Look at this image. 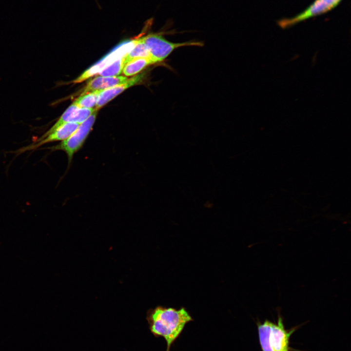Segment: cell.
<instances>
[{
  "mask_svg": "<svg viewBox=\"0 0 351 351\" xmlns=\"http://www.w3.org/2000/svg\"><path fill=\"white\" fill-rule=\"evenodd\" d=\"M149 58H140L132 59L125 64L122 73L125 77L134 76L148 66L153 64Z\"/></svg>",
  "mask_w": 351,
  "mask_h": 351,
  "instance_id": "10",
  "label": "cell"
},
{
  "mask_svg": "<svg viewBox=\"0 0 351 351\" xmlns=\"http://www.w3.org/2000/svg\"><path fill=\"white\" fill-rule=\"evenodd\" d=\"M128 79V78L127 77L124 76H98L87 83L86 86L84 87L80 93V96L96 90H103L123 83Z\"/></svg>",
  "mask_w": 351,
  "mask_h": 351,
  "instance_id": "9",
  "label": "cell"
},
{
  "mask_svg": "<svg viewBox=\"0 0 351 351\" xmlns=\"http://www.w3.org/2000/svg\"><path fill=\"white\" fill-rule=\"evenodd\" d=\"M141 39L148 48L150 58L154 64L163 61L177 48L187 46L203 45L202 42L195 41L172 42L165 39L162 33L149 34L142 37Z\"/></svg>",
  "mask_w": 351,
  "mask_h": 351,
  "instance_id": "3",
  "label": "cell"
},
{
  "mask_svg": "<svg viewBox=\"0 0 351 351\" xmlns=\"http://www.w3.org/2000/svg\"><path fill=\"white\" fill-rule=\"evenodd\" d=\"M259 344L262 351H291L290 338L296 330H286L282 317L278 315L277 323L265 320L257 324Z\"/></svg>",
  "mask_w": 351,
  "mask_h": 351,
  "instance_id": "2",
  "label": "cell"
},
{
  "mask_svg": "<svg viewBox=\"0 0 351 351\" xmlns=\"http://www.w3.org/2000/svg\"><path fill=\"white\" fill-rule=\"evenodd\" d=\"M98 110L81 123L74 132L58 145L48 148L52 151L61 150L68 157V164L71 163L74 155L83 146L96 120Z\"/></svg>",
  "mask_w": 351,
  "mask_h": 351,
  "instance_id": "4",
  "label": "cell"
},
{
  "mask_svg": "<svg viewBox=\"0 0 351 351\" xmlns=\"http://www.w3.org/2000/svg\"><path fill=\"white\" fill-rule=\"evenodd\" d=\"M149 329L156 337H161L166 342V351L180 336L186 325L193 319L184 308L158 307L149 312L147 318Z\"/></svg>",
  "mask_w": 351,
  "mask_h": 351,
  "instance_id": "1",
  "label": "cell"
},
{
  "mask_svg": "<svg viewBox=\"0 0 351 351\" xmlns=\"http://www.w3.org/2000/svg\"><path fill=\"white\" fill-rule=\"evenodd\" d=\"M95 110V108L78 107L70 115L68 122H76L80 124L91 115Z\"/></svg>",
  "mask_w": 351,
  "mask_h": 351,
  "instance_id": "14",
  "label": "cell"
},
{
  "mask_svg": "<svg viewBox=\"0 0 351 351\" xmlns=\"http://www.w3.org/2000/svg\"><path fill=\"white\" fill-rule=\"evenodd\" d=\"M342 0H314L307 8L297 15L278 20L277 24L282 29L291 27L299 22L326 13L335 8Z\"/></svg>",
  "mask_w": 351,
  "mask_h": 351,
  "instance_id": "5",
  "label": "cell"
},
{
  "mask_svg": "<svg viewBox=\"0 0 351 351\" xmlns=\"http://www.w3.org/2000/svg\"><path fill=\"white\" fill-rule=\"evenodd\" d=\"M126 63L132 59L140 58H149L148 48L142 40L141 37L136 39V42L133 48L124 55Z\"/></svg>",
  "mask_w": 351,
  "mask_h": 351,
  "instance_id": "11",
  "label": "cell"
},
{
  "mask_svg": "<svg viewBox=\"0 0 351 351\" xmlns=\"http://www.w3.org/2000/svg\"><path fill=\"white\" fill-rule=\"evenodd\" d=\"M122 56L112 64L104 68L98 74L103 77L117 76L122 72L124 65L126 63L124 57Z\"/></svg>",
  "mask_w": 351,
  "mask_h": 351,
  "instance_id": "13",
  "label": "cell"
},
{
  "mask_svg": "<svg viewBox=\"0 0 351 351\" xmlns=\"http://www.w3.org/2000/svg\"><path fill=\"white\" fill-rule=\"evenodd\" d=\"M144 73L136 75L132 78H128L123 83L101 90L99 93L95 109L96 110H99L126 89L141 82L144 78Z\"/></svg>",
  "mask_w": 351,
  "mask_h": 351,
  "instance_id": "8",
  "label": "cell"
},
{
  "mask_svg": "<svg viewBox=\"0 0 351 351\" xmlns=\"http://www.w3.org/2000/svg\"><path fill=\"white\" fill-rule=\"evenodd\" d=\"M100 91L96 90L81 95L73 103L79 108H95Z\"/></svg>",
  "mask_w": 351,
  "mask_h": 351,
  "instance_id": "12",
  "label": "cell"
},
{
  "mask_svg": "<svg viewBox=\"0 0 351 351\" xmlns=\"http://www.w3.org/2000/svg\"><path fill=\"white\" fill-rule=\"evenodd\" d=\"M79 124L76 122L65 123L52 133L48 134H44L34 143L19 149L17 153L20 154L35 149L48 143L62 141L70 136Z\"/></svg>",
  "mask_w": 351,
  "mask_h": 351,
  "instance_id": "7",
  "label": "cell"
},
{
  "mask_svg": "<svg viewBox=\"0 0 351 351\" xmlns=\"http://www.w3.org/2000/svg\"><path fill=\"white\" fill-rule=\"evenodd\" d=\"M136 42V39L125 41L121 43L99 61L84 71L81 75L75 79L73 82L74 83L82 82L98 74L104 68L127 54L133 48Z\"/></svg>",
  "mask_w": 351,
  "mask_h": 351,
  "instance_id": "6",
  "label": "cell"
}]
</instances>
